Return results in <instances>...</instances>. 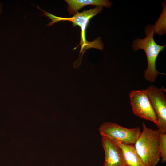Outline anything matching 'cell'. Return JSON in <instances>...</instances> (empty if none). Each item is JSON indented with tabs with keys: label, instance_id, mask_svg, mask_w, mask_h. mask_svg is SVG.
I'll use <instances>...</instances> for the list:
<instances>
[{
	"label": "cell",
	"instance_id": "1",
	"mask_svg": "<svg viewBox=\"0 0 166 166\" xmlns=\"http://www.w3.org/2000/svg\"><path fill=\"white\" fill-rule=\"evenodd\" d=\"M36 7L43 12V14L41 15L46 16L51 20V21L46 25L47 26H52L59 21H68L71 22L73 26L78 25L80 27L81 30V38L79 44L81 45V48L80 54L82 52L83 55L84 50L91 47L101 50L103 49L104 46L100 38H97L93 42H89L86 40L85 37L86 29L90 19L100 13L103 9V7L96 6L93 9L85 10L81 13L78 12L72 17L65 18L56 16L42 9L39 6Z\"/></svg>",
	"mask_w": 166,
	"mask_h": 166
},
{
	"label": "cell",
	"instance_id": "2",
	"mask_svg": "<svg viewBox=\"0 0 166 166\" xmlns=\"http://www.w3.org/2000/svg\"><path fill=\"white\" fill-rule=\"evenodd\" d=\"M145 33V38L136 39L133 42L132 47L135 51L139 49H142L144 51L148 64L147 69L144 71V78L146 80L153 83L155 81L158 74L165 75L157 70L156 64L159 54L164 50L166 46L159 45L155 42L153 38L155 32L153 25L146 26Z\"/></svg>",
	"mask_w": 166,
	"mask_h": 166
},
{
	"label": "cell",
	"instance_id": "3",
	"mask_svg": "<svg viewBox=\"0 0 166 166\" xmlns=\"http://www.w3.org/2000/svg\"><path fill=\"white\" fill-rule=\"evenodd\" d=\"M142 128L134 146L145 166H156L160 158L159 148L160 132L158 129L148 128L144 122Z\"/></svg>",
	"mask_w": 166,
	"mask_h": 166
},
{
	"label": "cell",
	"instance_id": "4",
	"mask_svg": "<svg viewBox=\"0 0 166 166\" xmlns=\"http://www.w3.org/2000/svg\"><path fill=\"white\" fill-rule=\"evenodd\" d=\"M98 130L100 134L127 145H134L139 136L141 128L139 127L127 128L117 124L106 122L102 124Z\"/></svg>",
	"mask_w": 166,
	"mask_h": 166
},
{
	"label": "cell",
	"instance_id": "5",
	"mask_svg": "<svg viewBox=\"0 0 166 166\" xmlns=\"http://www.w3.org/2000/svg\"><path fill=\"white\" fill-rule=\"evenodd\" d=\"M129 96L133 113L140 118L153 122L157 126V118L145 89L132 90L129 93Z\"/></svg>",
	"mask_w": 166,
	"mask_h": 166
},
{
	"label": "cell",
	"instance_id": "6",
	"mask_svg": "<svg viewBox=\"0 0 166 166\" xmlns=\"http://www.w3.org/2000/svg\"><path fill=\"white\" fill-rule=\"evenodd\" d=\"M145 90L157 118L158 129L160 133H166V97L164 93L166 89L151 85Z\"/></svg>",
	"mask_w": 166,
	"mask_h": 166
},
{
	"label": "cell",
	"instance_id": "7",
	"mask_svg": "<svg viewBox=\"0 0 166 166\" xmlns=\"http://www.w3.org/2000/svg\"><path fill=\"white\" fill-rule=\"evenodd\" d=\"M100 135L105 155L103 166H125L120 148L111 138Z\"/></svg>",
	"mask_w": 166,
	"mask_h": 166
},
{
	"label": "cell",
	"instance_id": "8",
	"mask_svg": "<svg viewBox=\"0 0 166 166\" xmlns=\"http://www.w3.org/2000/svg\"><path fill=\"white\" fill-rule=\"evenodd\" d=\"M113 140L122 150L125 166H145L137 153L134 145H125Z\"/></svg>",
	"mask_w": 166,
	"mask_h": 166
},
{
	"label": "cell",
	"instance_id": "9",
	"mask_svg": "<svg viewBox=\"0 0 166 166\" xmlns=\"http://www.w3.org/2000/svg\"><path fill=\"white\" fill-rule=\"evenodd\" d=\"M68 10L69 14L74 15L78 10L84 6L88 5L96 6L100 7H111L112 3L107 0H66Z\"/></svg>",
	"mask_w": 166,
	"mask_h": 166
},
{
	"label": "cell",
	"instance_id": "10",
	"mask_svg": "<svg viewBox=\"0 0 166 166\" xmlns=\"http://www.w3.org/2000/svg\"><path fill=\"white\" fill-rule=\"evenodd\" d=\"M159 148L161 162L165 163L166 162V133H160Z\"/></svg>",
	"mask_w": 166,
	"mask_h": 166
},
{
	"label": "cell",
	"instance_id": "11",
	"mask_svg": "<svg viewBox=\"0 0 166 166\" xmlns=\"http://www.w3.org/2000/svg\"><path fill=\"white\" fill-rule=\"evenodd\" d=\"M165 14L163 12L159 19L156 23L153 25L155 33H157L159 35L164 34L165 32Z\"/></svg>",
	"mask_w": 166,
	"mask_h": 166
}]
</instances>
